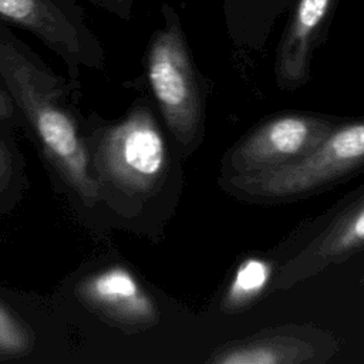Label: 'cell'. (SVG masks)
<instances>
[{"instance_id": "obj_10", "label": "cell", "mask_w": 364, "mask_h": 364, "mask_svg": "<svg viewBox=\"0 0 364 364\" xmlns=\"http://www.w3.org/2000/svg\"><path fill=\"white\" fill-rule=\"evenodd\" d=\"M78 293L87 306L121 327L149 328L159 317L154 299L132 272L122 266H111L88 276Z\"/></svg>"}, {"instance_id": "obj_17", "label": "cell", "mask_w": 364, "mask_h": 364, "mask_svg": "<svg viewBox=\"0 0 364 364\" xmlns=\"http://www.w3.org/2000/svg\"><path fill=\"white\" fill-rule=\"evenodd\" d=\"M360 283H361V286H364V279H361V280H360Z\"/></svg>"}, {"instance_id": "obj_4", "label": "cell", "mask_w": 364, "mask_h": 364, "mask_svg": "<svg viewBox=\"0 0 364 364\" xmlns=\"http://www.w3.org/2000/svg\"><path fill=\"white\" fill-rule=\"evenodd\" d=\"M161 14L164 24L154 31L146 50V75L172 136L182 149L192 151L203 135L200 77L178 11L162 3Z\"/></svg>"}, {"instance_id": "obj_8", "label": "cell", "mask_w": 364, "mask_h": 364, "mask_svg": "<svg viewBox=\"0 0 364 364\" xmlns=\"http://www.w3.org/2000/svg\"><path fill=\"white\" fill-rule=\"evenodd\" d=\"M340 341L311 324H286L259 331L228 344L210 357L218 364H324L338 351Z\"/></svg>"}, {"instance_id": "obj_12", "label": "cell", "mask_w": 364, "mask_h": 364, "mask_svg": "<svg viewBox=\"0 0 364 364\" xmlns=\"http://www.w3.org/2000/svg\"><path fill=\"white\" fill-rule=\"evenodd\" d=\"M276 272V260L259 256L243 259L222 299V307L228 313H237L249 309L272 286Z\"/></svg>"}, {"instance_id": "obj_1", "label": "cell", "mask_w": 364, "mask_h": 364, "mask_svg": "<svg viewBox=\"0 0 364 364\" xmlns=\"http://www.w3.org/2000/svg\"><path fill=\"white\" fill-rule=\"evenodd\" d=\"M0 78L61 179L85 205H97L101 198L85 136L63 101L61 78L1 20Z\"/></svg>"}, {"instance_id": "obj_16", "label": "cell", "mask_w": 364, "mask_h": 364, "mask_svg": "<svg viewBox=\"0 0 364 364\" xmlns=\"http://www.w3.org/2000/svg\"><path fill=\"white\" fill-rule=\"evenodd\" d=\"M16 102L9 91L0 87V122L9 121L16 114Z\"/></svg>"}, {"instance_id": "obj_9", "label": "cell", "mask_w": 364, "mask_h": 364, "mask_svg": "<svg viewBox=\"0 0 364 364\" xmlns=\"http://www.w3.org/2000/svg\"><path fill=\"white\" fill-rule=\"evenodd\" d=\"M337 1L296 0L274 60V78L280 90L294 91L309 82L314 51L328 30Z\"/></svg>"}, {"instance_id": "obj_5", "label": "cell", "mask_w": 364, "mask_h": 364, "mask_svg": "<svg viewBox=\"0 0 364 364\" xmlns=\"http://www.w3.org/2000/svg\"><path fill=\"white\" fill-rule=\"evenodd\" d=\"M364 253V185L300 225L279 250L272 291H284Z\"/></svg>"}, {"instance_id": "obj_7", "label": "cell", "mask_w": 364, "mask_h": 364, "mask_svg": "<svg viewBox=\"0 0 364 364\" xmlns=\"http://www.w3.org/2000/svg\"><path fill=\"white\" fill-rule=\"evenodd\" d=\"M0 20L37 37L64 61L73 78L81 67L104 65V50L78 0H0Z\"/></svg>"}, {"instance_id": "obj_2", "label": "cell", "mask_w": 364, "mask_h": 364, "mask_svg": "<svg viewBox=\"0 0 364 364\" xmlns=\"http://www.w3.org/2000/svg\"><path fill=\"white\" fill-rule=\"evenodd\" d=\"M85 142L101 200L109 193L112 202L131 210L162 186L168 149L146 105L139 104L121 121L101 127Z\"/></svg>"}, {"instance_id": "obj_13", "label": "cell", "mask_w": 364, "mask_h": 364, "mask_svg": "<svg viewBox=\"0 0 364 364\" xmlns=\"http://www.w3.org/2000/svg\"><path fill=\"white\" fill-rule=\"evenodd\" d=\"M31 331L26 324L0 301V355L17 357L33 347Z\"/></svg>"}, {"instance_id": "obj_3", "label": "cell", "mask_w": 364, "mask_h": 364, "mask_svg": "<svg viewBox=\"0 0 364 364\" xmlns=\"http://www.w3.org/2000/svg\"><path fill=\"white\" fill-rule=\"evenodd\" d=\"M364 172V118L340 119L306 156L284 168L220 176V186L239 200L273 206L320 195Z\"/></svg>"}, {"instance_id": "obj_14", "label": "cell", "mask_w": 364, "mask_h": 364, "mask_svg": "<svg viewBox=\"0 0 364 364\" xmlns=\"http://www.w3.org/2000/svg\"><path fill=\"white\" fill-rule=\"evenodd\" d=\"M17 161L7 145L0 139V205L6 193L14 191L17 185Z\"/></svg>"}, {"instance_id": "obj_11", "label": "cell", "mask_w": 364, "mask_h": 364, "mask_svg": "<svg viewBox=\"0 0 364 364\" xmlns=\"http://www.w3.org/2000/svg\"><path fill=\"white\" fill-rule=\"evenodd\" d=\"M296 0H223V13L230 38L236 46L259 50L284 9Z\"/></svg>"}, {"instance_id": "obj_15", "label": "cell", "mask_w": 364, "mask_h": 364, "mask_svg": "<svg viewBox=\"0 0 364 364\" xmlns=\"http://www.w3.org/2000/svg\"><path fill=\"white\" fill-rule=\"evenodd\" d=\"M91 6L101 9L114 17L122 20V21H129L132 17L134 11V4L135 0H85Z\"/></svg>"}, {"instance_id": "obj_6", "label": "cell", "mask_w": 364, "mask_h": 364, "mask_svg": "<svg viewBox=\"0 0 364 364\" xmlns=\"http://www.w3.org/2000/svg\"><path fill=\"white\" fill-rule=\"evenodd\" d=\"M340 118L309 111L273 114L230 146L220 176L255 175L291 165L313 151Z\"/></svg>"}]
</instances>
